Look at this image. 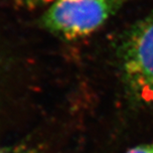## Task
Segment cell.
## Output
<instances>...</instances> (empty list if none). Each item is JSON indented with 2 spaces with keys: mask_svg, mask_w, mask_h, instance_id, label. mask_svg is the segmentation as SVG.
Wrapping results in <instances>:
<instances>
[{
  "mask_svg": "<svg viewBox=\"0 0 153 153\" xmlns=\"http://www.w3.org/2000/svg\"><path fill=\"white\" fill-rule=\"evenodd\" d=\"M121 0H56L42 17L48 31L66 39L84 37L102 26Z\"/></svg>",
  "mask_w": 153,
  "mask_h": 153,
  "instance_id": "obj_1",
  "label": "cell"
},
{
  "mask_svg": "<svg viewBox=\"0 0 153 153\" xmlns=\"http://www.w3.org/2000/svg\"><path fill=\"white\" fill-rule=\"evenodd\" d=\"M120 68L131 94L142 102L153 105V11L123 39Z\"/></svg>",
  "mask_w": 153,
  "mask_h": 153,
  "instance_id": "obj_2",
  "label": "cell"
},
{
  "mask_svg": "<svg viewBox=\"0 0 153 153\" xmlns=\"http://www.w3.org/2000/svg\"><path fill=\"white\" fill-rule=\"evenodd\" d=\"M126 153H153V144H142L130 148Z\"/></svg>",
  "mask_w": 153,
  "mask_h": 153,
  "instance_id": "obj_3",
  "label": "cell"
},
{
  "mask_svg": "<svg viewBox=\"0 0 153 153\" xmlns=\"http://www.w3.org/2000/svg\"><path fill=\"white\" fill-rule=\"evenodd\" d=\"M0 153H33V151L24 146H18V147L0 148Z\"/></svg>",
  "mask_w": 153,
  "mask_h": 153,
  "instance_id": "obj_4",
  "label": "cell"
}]
</instances>
